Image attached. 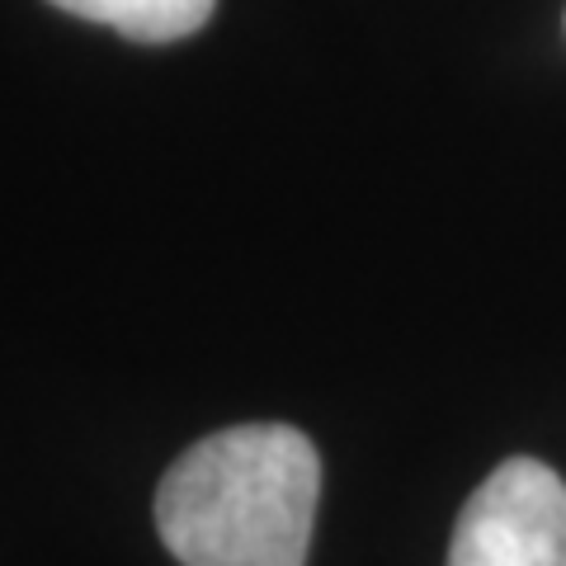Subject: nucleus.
I'll return each instance as SVG.
<instances>
[{"label": "nucleus", "instance_id": "obj_2", "mask_svg": "<svg viewBox=\"0 0 566 566\" xmlns=\"http://www.w3.org/2000/svg\"><path fill=\"white\" fill-rule=\"evenodd\" d=\"M449 566H566V482L534 458L501 463L468 495Z\"/></svg>", "mask_w": 566, "mask_h": 566}, {"label": "nucleus", "instance_id": "obj_1", "mask_svg": "<svg viewBox=\"0 0 566 566\" xmlns=\"http://www.w3.org/2000/svg\"><path fill=\"white\" fill-rule=\"evenodd\" d=\"M322 458L293 424H232L180 453L156 491V528L185 566H303Z\"/></svg>", "mask_w": 566, "mask_h": 566}, {"label": "nucleus", "instance_id": "obj_3", "mask_svg": "<svg viewBox=\"0 0 566 566\" xmlns=\"http://www.w3.org/2000/svg\"><path fill=\"white\" fill-rule=\"evenodd\" d=\"M48 6L95 24H109L123 39H137V43H175L199 33L212 20L218 0H48Z\"/></svg>", "mask_w": 566, "mask_h": 566}]
</instances>
